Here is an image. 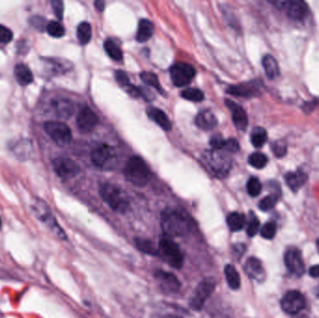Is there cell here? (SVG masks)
Returning a JSON list of instances; mask_svg holds the SVG:
<instances>
[{"instance_id": "1", "label": "cell", "mask_w": 319, "mask_h": 318, "mask_svg": "<svg viewBox=\"0 0 319 318\" xmlns=\"http://www.w3.org/2000/svg\"><path fill=\"white\" fill-rule=\"evenodd\" d=\"M161 226L165 236L182 237L193 229L194 221L183 209L167 208L162 214Z\"/></svg>"}, {"instance_id": "2", "label": "cell", "mask_w": 319, "mask_h": 318, "mask_svg": "<svg viewBox=\"0 0 319 318\" xmlns=\"http://www.w3.org/2000/svg\"><path fill=\"white\" fill-rule=\"evenodd\" d=\"M124 176L132 185L144 187L150 181V171L143 159L138 156H133L127 161L125 165Z\"/></svg>"}, {"instance_id": "3", "label": "cell", "mask_w": 319, "mask_h": 318, "mask_svg": "<svg viewBox=\"0 0 319 318\" xmlns=\"http://www.w3.org/2000/svg\"><path fill=\"white\" fill-rule=\"evenodd\" d=\"M99 193L112 210L124 214L129 209V201L120 187L105 183L100 187Z\"/></svg>"}, {"instance_id": "4", "label": "cell", "mask_w": 319, "mask_h": 318, "mask_svg": "<svg viewBox=\"0 0 319 318\" xmlns=\"http://www.w3.org/2000/svg\"><path fill=\"white\" fill-rule=\"evenodd\" d=\"M204 159L213 176L218 178L228 176L231 168V159L224 150H212L206 153Z\"/></svg>"}, {"instance_id": "5", "label": "cell", "mask_w": 319, "mask_h": 318, "mask_svg": "<svg viewBox=\"0 0 319 318\" xmlns=\"http://www.w3.org/2000/svg\"><path fill=\"white\" fill-rule=\"evenodd\" d=\"M158 255L175 269H180L183 265L184 258L179 245L168 236L162 237L159 242Z\"/></svg>"}, {"instance_id": "6", "label": "cell", "mask_w": 319, "mask_h": 318, "mask_svg": "<svg viewBox=\"0 0 319 318\" xmlns=\"http://www.w3.org/2000/svg\"><path fill=\"white\" fill-rule=\"evenodd\" d=\"M32 211L35 216L41 222L45 223L47 228L51 230V232H53L57 238L61 240H66V232L57 223L51 210L45 203L42 201H36L35 204L32 205Z\"/></svg>"}, {"instance_id": "7", "label": "cell", "mask_w": 319, "mask_h": 318, "mask_svg": "<svg viewBox=\"0 0 319 318\" xmlns=\"http://www.w3.org/2000/svg\"><path fill=\"white\" fill-rule=\"evenodd\" d=\"M216 288V281L212 277L203 279L195 287L192 296L189 299L188 304L193 311H201L206 300L209 299Z\"/></svg>"}, {"instance_id": "8", "label": "cell", "mask_w": 319, "mask_h": 318, "mask_svg": "<svg viewBox=\"0 0 319 318\" xmlns=\"http://www.w3.org/2000/svg\"><path fill=\"white\" fill-rule=\"evenodd\" d=\"M91 159L93 164L100 169L111 170L117 164L118 158L115 150L112 147L102 144L92 151Z\"/></svg>"}, {"instance_id": "9", "label": "cell", "mask_w": 319, "mask_h": 318, "mask_svg": "<svg viewBox=\"0 0 319 318\" xmlns=\"http://www.w3.org/2000/svg\"><path fill=\"white\" fill-rule=\"evenodd\" d=\"M45 132L60 147H65L72 141L70 128L61 121H47L44 123Z\"/></svg>"}, {"instance_id": "10", "label": "cell", "mask_w": 319, "mask_h": 318, "mask_svg": "<svg viewBox=\"0 0 319 318\" xmlns=\"http://www.w3.org/2000/svg\"><path fill=\"white\" fill-rule=\"evenodd\" d=\"M195 74L194 67L186 63H176L170 69V77L176 87L188 85L195 77Z\"/></svg>"}, {"instance_id": "11", "label": "cell", "mask_w": 319, "mask_h": 318, "mask_svg": "<svg viewBox=\"0 0 319 318\" xmlns=\"http://www.w3.org/2000/svg\"><path fill=\"white\" fill-rule=\"evenodd\" d=\"M305 299L303 295L297 290L286 292V295L281 299V308L288 315H297L305 307Z\"/></svg>"}, {"instance_id": "12", "label": "cell", "mask_w": 319, "mask_h": 318, "mask_svg": "<svg viewBox=\"0 0 319 318\" xmlns=\"http://www.w3.org/2000/svg\"><path fill=\"white\" fill-rule=\"evenodd\" d=\"M155 279L159 283L160 288L165 294H174L176 293L181 284L176 275L169 272L163 270H156L154 272Z\"/></svg>"}, {"instance_id": "13", "label": "cell", "mask_w": 319, "mask_h": 318, "mask_svg": "<svg viewBox=\"0 0 319 318\" xmlns=\"http://www.w3.org/2000/svg\"><path fill=\"white\" fill-rule=\"evenodd\" d=\"M285 264L289 273L301 276L305 272V265L300 251L297 248H290L285 254Z\"/></svg>"}, {"instance_id": "14", "label": "cell", "mask_w": 319, "mask_h": 318, "mask_svg": "<svg viewBox=\"0 0 319 318\" xmlns=\"http://www.w3.org/2000/svg\"><path fill=\"white\" fill-rule=\"evenodd\" d=\"M53 166L56 174L64 178H69L77 176L80 169L79 166L71 159L57 158L54 160Z\"/></svg>"}, {"instance_id": "15", "label": "cell", "mask_w": 319, "mask_h": 318, "mask_svg": "<svg viewBox=\"0 0 319 318\" xmlns=\"http://www.w3.org/2000/svg\"><path fill=\"white\" fill-rule=\"evenodd\" d=\"M97 123H98V118L96 114L88 107H84L78 112L77 125L81 132H92Z\"/></svg>"}, {"instance_id": "16", "label": "cell", "mask_w": 319, "mask_h": 318, "mask_svg": "<svg viewBox=\"0 0 319 318\" xmlns=\"http://www.w3.org/2000/svg\"><path fill=\"white\" fill-rule=\"evenodd\" d=\"M225 104L227 108L231 110V118L235 127L240 131L245 130L248 125V119L245 111L242 107H240L238 104L230 99L225 100Z\"/></svg>"}, {"instance_id": "17", "label": "cell", "mask_w": 319, "mask_h": 318, "mask_svg": "<svg viewBox=\"0 0 319 318\" xmlns=\"http://www.w3.org/2000/svg\"><path fill=\"white\" fill-rule=\"evenodd\" d=\"M244 272L251 279H254L258 282L263 281L266 277L264 268L263 266L262 262L257 259L251 257L249 258L244 264Z\"/></svg>"}, {"instance_id": "18", "label": "cell", "mask_w": 319, "mask_h": 318, "mask_svg": "<svg viewBox=\"0 0 319 318\" xmlns=\"http://www.w3.org/2000/svg\"><path fill=\"white\" fill-rule=\"evenodd\" d=\"M286 13L288 17L293 20H301L303 19L307 12H308V6L303 1H286Z\"/></svg>"}, {"instance_id": "19", "label": "cell", "mask_w": 319, "mask_h": 318, "mask_svg": "<svg viewBox=\"0 0 319 318\" xmlns=\"http://www.w3.org/2000/svg\"><path fill=\"white\" fill-rule=\"evenodd\" d=\"M229 94L243 97H252L260 94V88L255 83H244L230 86L226 91Z\"/></svg>"}, {"instance_id": "20", "label": "cell", "mask_w": 319, "mask_h": 318, "mask_svg": "<svg viewBox=\"0 0 319 318\" xmlns=\"http://www.w3.org/2000/svg\"><path fill=\"white\" fill-rule=\"evenodd\" d=\"M51 107L53 108V111L57 117L64 119L69 118L74 110L72 103L67 99H55L51 104Z\"/></svg>"}, {"instance_id": "21", "label": "cell", "mask_w": 319, "mask_h": 318, "mask_svg": "<svg viewBox=\"0 0 319 318\" xmlns=\"http://www.w3.org/2000/svg\"><path fill=\"white\" fill-rule=\"evenodd\" d=\"M195 123L200 129L209 131L218 125V120L216 116L210 111H202L195 118Z\"/></svg>"}, {"instance_id": "22", "label": "cell", "mask_w": 319, "mask_h": 318, "mask_svg": "<svg viewBox=\"0 0 319 318\" xmlns=\"http://www.w3.org/2000/svg\"><path fill=\"white\" fill-rule=\"evenodd\" d=\"M147 114L148 116L154 121L160 127H162L165 131H169L172 128L171 121H169L168 117L166 116L163 110L156 109L153 107H150L147 109Z\"/></svg>"}, {"instance_id": "23", "label": "cell", "mask_w": 319, "mask_h": 318, "mask_svg": "<svg viewBox=\"0 0 319 318\" xmlns=\"http://www.w3.org/2000/svg\"><path fill=\"white\" fill-rule=\"evenodd\" d=\"M14 76L17 81L22 85H28L33 81L34 77L30 68L24 64H18L14 67Z\"/></svg>"}, {"instance_id": "24", "label": "cell", "mask_w": 319, "mask_h": 318, "mask_svg": "<svg viewBox=\"0 0 319 318\" xmlns=\"http://www.w3.org/2000/svg\"><path fill=\"white\" fill-rule=\"evenodd\" d=\"M154 25L148 19H142L138 24V30L136 34V39L139 42L148 41L153 35Z\"/></svg>"}, {"instance_id": "25", "label": "cell", "mask_w": 319, "mask_h": 318, "mask_svg": "<svg viewBox=\"0 0 319 318\" xmlns=\"http://www.w3.org/2000/svg\"><path fill=\"white\" fill-rule=\"evenodd\" d=\"M286 184L293 191H297L307 180V176L302 172H289L285 176Z\"/></svg>"}, {"instance_id": "26", "label": "cell", "mask_w": 319, "mask_h": 318, "mask_svg": "<svg viewBox=\"0 0 319 318\" xmlns=\"http://www.w3.org/2000/svg\"><path fill=\"white\" fill-rule=\"evenodd\" d=\"M224 274L226 277V281L230 288L233 290H237L241 286V278L240 274L235 269V267L231 264H228L224 268Z\"/></svg>"}, {"instance_id": "27", "label": "cell", "mask_w": 319, "mask_h": 318, "mask_svg": "<svg viewBox=\"0 0 319 318\" xmlns=\"http://www.w3.org/2000/svg\"><path fill=\"white\" fill-rule=\"evenodd\" d=\"M263 65L264 67L265 73L269 78L274 79L279 75L278 63L272 55H265L263 60Z\"/></svg>"}, {"instance_id": "28", "label": "cell", "mask_w": 319, "mask_h": 318, "mask_svg": "<svg viewBox=\"0 0 319 318\" xmlns=\"http://www.w3.org/2000/svg\"><path fill=\"white\" fill-rule=\"evenodd\" d=\"M227 224L231 231H239L245 225V217L241 213L232 212L227 217Z\"/></svg>"}, {"instance_id": "29", "label": "cell", "mask_w": 319, "mask_h": 318, "mask_svg": "<svg viewBox=\"0 0 319 318\" xmlns=\"http://www.w3.org/2000/svg\"><path fill=\"white\" fill-rule=\"evenodd\" d=\"M77 37L81 45L88 44L92 38V26L87 22H80L77 28Z\"/></svg>"}, {"instance_id": "30", "label": "cell", "mask_w": 319, "mask_h": 318, "mask_svg": "<svg viewBox=\"0 0 319 318\" xmlns=\"http://www.w3.org/2000/svg\"><path fill=\"white\" fill-rule=\"evenodd\" d=\"M134 243L137 249L141 252L145 253L147 255L150 256H157L158 255V249H156L154 244L152 242L145 238H135Z\"/></svg>"}, {"instance_id": "31", "label": "cell", "mask_w": 319, "mask_h": 318, "mask_svg": "<svg viewBox=\"0 0 319 318\" xmlns=\"http://www.w3.org/2000/svg\"><path fill=\"white\" fill-rule=\"evenodd\" d=\"M104 48L107 55L114 61H121L122 59V52L118 44L112 39H107L104 43Z\"/></svg>"}, {"instance_id": "32", "label": "cell", "mask_w": 319, "mask_h": 318, "mask_svg": "<svg viewBox=\"0 0 319 318\" xmlns=\"http://www.w3.org/2000/svg\"><path fill=\"white\" fill-rule=\"evenodd\" d=\"M267 132L263 127L254 128L250 135V140L255 148H262L267 141Z\"/></svg>"}, {"instance_id": "33", "label": "cell", "mask_w": 319, "mask_h": 318, "mask_svg": "<svg viewBox=\"0 0 319 318\" xmlns=\"http://www.w3.org/2000/svg\"><path fill=\"white\" fill-rule=\"evenodd\" d=\"M140 77L142 79L145 84L152 87V88L156 89L158 92L160 93H164L163 91V88L160 84V81H159V78L158 77L155 75L154 73H151V72H142L141 75H140Z\"/></svg>"}, {"instance_id": "34", "label": "cell", "mask_w": 319, "mask_h": 318, "mask_svg": "<svg viewBox=\"0 0 319 318\" xmlns=\"http://www.w3.org/2000/svg\"><path fill=\"white\" fill-rule=\"evenodd\" d=\"M46 31L50 36H52L53 37H56V38L62 37L63 36H65V33H66L64 26L60 22H56V21H52V22H49L46 25Z\"/></svg>"}, {"instance_id": "35", "label": "cell", "mask_w": 319, "mask_h": 318, "mask_svg": "<svg viewBox=\"0 0 319 318\" xmlns=\"http://www.w3.org/2000/svg\"><path fill=\"white\" fill-rule=\"evenodd\" d=\"M248 163L256 169H263L267 165L268 159L263 153L255 152L249 156Z\"/></svg>"}, {"instance_id": "36", "label": "cell", "mask_w": 319, "mask_h": 318, "mask_svg": "<svg viewBox=\"0 0 319 318\" xmlns=\"http://www.w3.org/2000/svg\"><path fill=\"white\" fill-rule=\"evenodd\" d=\"M181 96L186 100L192 101V102H201L205 98L204 93L201 90L195 88H188L184 90L181 93Z\"/></svg>"}, {"instance_id": "37", "label": "cell", "mask_w": 319, "mask_h": 318, "mask_svg": "<svg viewBox=\"0 0 319 318\" xmlns=\"http://www.w3.org/2000/svg\"><path fill=\"white\" fill-rule=\"evenodd\" d=\"M246 189L247 192L250 196L252 197H257L260 195V193L262 192L263 189V185L261 183V181L257 178V177H251L246 184Z\"/></svg>"}, {"instance_id": "38", "label": "cell", "mask_w": 319, "mask_h": 318, "mask_svg": "<svg viewBox=\"0 0 319 318\" xmlns=\"http://www.w3.org/2000/svg\"><path fill=\"white\" fill-rule=\"evenodd\" d=\"M277 201H278V197L275 194L266 196L260 202L259 208L261 209L262 211H263V212L270 211L271 209L275 207V205L277 204Z\"/></svg>"}, {"instance_id": "39", "label": "cell", "mask_w": 319, "mask_h": 318, "mask_svg": "<svg viewBox=\"0 0 319 318\" xmlns=\"http://www.w3.org/2000/svg\"><path fill=\"white\" fill-rule=\"evenodd\" d=\"M260 226H261L260 220H258V218L254 215L253 213H251L249 222H248V225H247V229H246L247 235L249 237H254L260 230Z\"/></svg>"}, {"instance_id": "40", "label": "cell", "mask_w": 319, "mask_h": 318, "mask_svg": "<svg viewBox=\"0 0 319 318\" xmlns=\"http://www.w3.org/2000/svg\"><path fill=\"white\" fill-rule=\"evenodd\" d=\"M276 233V226L274 222H268L261 229V234L265 239H273Z\"/></svg>"}, {"instance_id": "41", "label": "cell", "mask_w": 319, "mask_h": 318, "mask_svg": "<svg viewBox=\"0 0 319 318\" xmlns=\"http://www.w3.org/2000/svg\"><path fill=\"white\" fill-rule=\"evenodd\" d=\"M13 38V34L8 27L0 24V42L1 43H9Z\"/></svg>"}, {"instance_id": "42", "label": "cell", "mask_w": 319, "mask_h": 318, "mask_svg": "<svg viewBox=\"0 0 319 318\" xmlns=\"http://www.w3.org/2000/svg\"><path fill=\"white\" fill-rule=\"evenodd\" d=\"M272 150H273V152L275 156H277L278 158H282L286 153V144L282 141L274 142V144L272 145Z\"/></svg>"}, {"instance_id": "43", "label": "cell", "mask_w": 319, "mask_h": 318, "mask_svg": "<svg viewBox=\"0 0 319 318\" xmlns=\"http://www.w3.org/2000/svg\"><path fill=\"white\" fill-rule=\"evenodd\" d=\"M225 141L226 140L220 134H216L210 139V146L215 150H221L224 148Z\"/></svg>"}, {"instance_id": "44", "label": "cell", "mask_w": 319, "mask_h": 318, "mask_svg": "<svg viewBox=\"0 0 319 318\" xmlns=\"http://www.w3.org/2000/svg\"><path fill=\"white\" fill-rule=\"evenodd\" d=\"M115 78L117 80V82L121 85V87H128L131 83H130V79L128 76L126 75L125 72L121 71V70H118L115 72Z\"/></svg>"}, {"instance_id": "45", "label": "cell", "mask_w": 319, "mask_h": 318, "mask_svg": "<svg viewBox=\"0 0 319 318\" xmlns=\"http://www.w3.org/2000/svg\"><path fill=\"white\" fill-rule=\"evenodd\" d=\"M222 150L227 151V152H231V153L237 152L239 150V144L236 139L230 138L225 141V145H224V148Z\"/></svg>"}, {"instance_id": "46", "label": "cell", "mask_w": 319, "mask_h": 318, "mask_svg": "<svg viewBox=\"0 0 319 318\" xmlns=\"http://www.w3.org/2000/svg\"><path fill=\"white\" fill-rule=\"evenodd\" d=\"M52 6L54 8L56 17L59 20H62L63 15H64V3L59 0H54V1H52Z\"/></svg>"}, {"instance_id": "47", "label": "cell", "mask_w": 319, "mask_h": 318, "mask_svg": "<svg viewBox=\"0 0 319 318\" xmlns=\"http://www.w3.org/2000/svg\"><path fill=\"white\" fill-rule=\"evenodd\" d=\"M30 23L37 30L42 31L44 29L45 19L40 16H34L30 19Z\"/></svg>"}, {"instance_id": "48", "label": "cell", "mask_w": 319, "mask_h": 318, "mask_svg": "<svg viewBox=\"0 0 319 318\" xmlns=\"http://www.w3.org/2000/svg\"><path fill=\"white\" fill-rule=\"evenodd\" d=\"M126 91L128 92V94L130 95H132V97H135V98H138L139 96L142 95V92L141 90L135 87V86H132V85H129L128 87H126Z\"/></svg>"}, {"instance_id": "49", "label": "cell", "mask_w": 319, "mask_h": 318, "mask_svg": "<svg viewBox=\"0 0 319 318\" xmlns=\"http://www.w3.org/2000/svg\"><path fill=\"white\" fill-rule=\"evenodd\" d=\"M309 274L314 278L319 277V265H315V266L311 267L309 270Z\"/></svg>"}, {"instance_id": "50", "label": "cell", "mask_w": 319, "mask_h": 318, "mask_svg": "<svg viewBox=\"0 0 319 318\" xmlns=\"http://www.w3.org/2000/svg\"><path fill=\"white\" fill-rule=\"evenodd\" d=\"M94 5H95V8L97 9V11H104V9H105V2H104V1H102V0L95 1V2H94Z\"/></svg>"}, {"instance_id": "51", "label": "cell", "mask_w": 319, "mask_h": 318, "mask_svg": "<svg viewBox=\"0 0 319 318\" xmlns=\"http://www.w3.org/2000/svg\"><path fill=\"white\" fill-rule=\"evenodd\" d=\"M317 246H318V249H319V239L318 240V242H317Z\"/></svg>"}, {"instance_id": "52", "label": "cell", "mask_w": 319, "mask_h": 318, "mask_svg": "<svg viewBox=\"0 0 319 318\" xmlns=\"http://www.w3.org/2000/svg\"><path fill=\"white\" fill-rule=\"evenodd\" d=\"M0 227H1V220H0Z\"/></svg>"}]
</instances>
